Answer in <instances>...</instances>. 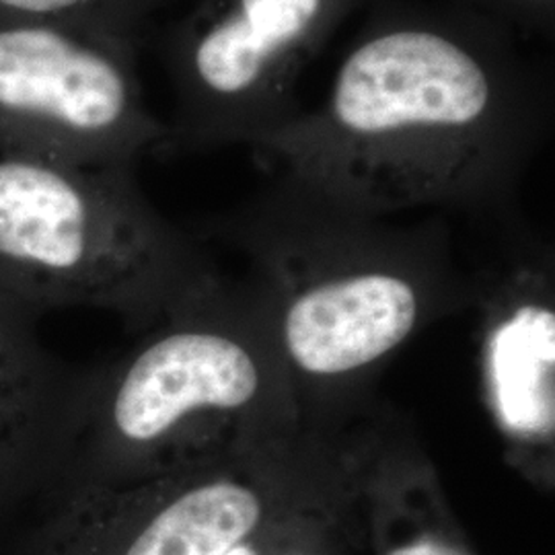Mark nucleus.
<instances>
[{"label": "nucleus", "instance_id": "9d476101", "mask_svg": "<svg viewBox=\"0 0 555 555\" xmlns=\"http://www.w3.org/2000/svg\"><path fill=\"white\" fill-rule=\"evenodd\" d=\"M496 17L520 38H554L555 0H465Z\"/></svg>", "mask_w": 555, "mask_h": 555}, {"label": "nucleus", "instance_id": "f257e3e1", "mask_svg": "<svg viewBox=\"0 0 555 555\" xmlns=\"http://www.w3.org/2000/svg\"><path fill=\"white\" fill-rule=\"evenodd\" d=\"M520 40L465 0L380 2L325 101L245 146L270 181L366 217L506 210L554 118Z\"/></svg>", "mask_w": 555, "mask_h": 555}, {"label": "nucleus", "instance_id": "6e6552de", "mask_svg": "<svg viewBox=\"0 0 555 555\" xmlns=\"http://www.w3.org/2000/svg\"><path fill=\"white\" fill-rule=\"evenodd\" d=\"M89 377L91 369L52 357L34 319L0 300V496L56 488Z\"/></svg>", "mask_w": 555, "mask_h": 555}, {"label": "nucleus", "instance_id": "20e7f679", "mask_svg": "<svg viewBox=\"0 0 555 555\" xmlns=\"http://www.w3.org/2000/svg\"><path fill=\"white\" fill-rule=\"evenodd\" d=\"M206 241L165 219L137 169L0 153V300L93 307L149 332L224 286Z\"/></svg>", "mask_w": 555, "mask_h": 555}, {"label": "nucleus", "instance_id": "0eeeda50", "mask_svg": "<svg viewBox=\"0 0 555 555\" xmlns=\"http://www.w3.org/2000/svg\"><path fill=\"white\" fill-rule=\"evenodd\" d=\"M481 401L502 461L543 492L555 481V259L543 238L515 241L472 276Z\"/></svg>", "mask_w": 555, "mask_h": 555}, {"label": "nucleus", "instance_id": "f03ea898", "mask_svg": "<svg viewBox=\"0 0 555 555\" xmlns=\"http://www.w3.org/2000/svg\"><path fill=\"white\" fill-rule=\"evenodd\" d=\"M243 251L278 357L302 410L344 424L373 377L437 319L472 305L444 222L396 224L276 181L196 231Z\"/></svg>", "mask_w": 555, "mask_h": 555}, {"label": "nucleus", "instance_id": "7ed1b4c3", "mask_svg": "<svg viewBox=\"0 0 555 555\" xmlns=\"http://www.w3.org/2000/svg\"><path fill=\"white\" fill-rule=\"evenodd\" d=\"M309 416L258 298L224 284L93 366L54 492L126 490L295 437Z\"/></svg>", "mask_w": 555, "mask_h": 555}, {"label": "nucleus", "instance_id": "1a4fd4ad", "mask_svg": "<svg viewBox=\"0 0 555 555\" xmlns=\"http://www.w3.org/2000/svg\"><path fill=\"white\" fill-rule=\"evenodd\" d=\"M181 0H0V20L52 21L87 27L149 48L159 17Z\"/></svg>", "mask_w": 555, "mask_h": 555}, {"label": "nucleus", "instance_id": "39448f33", "mask_svg": "<svg viewBox=\"0 0 555 555\" xmlns=\"http://www.w3.org/2000/svg\"><path fill=\"white\" fill-rule=\"evenodd\" d=\"M371 0H192L151 46L173 91L159 157L238 144L295 118L309 62Z\"/></svg>", "mask_w": 555, "mask_h": 555}, {"label": "nucleus", "instance_id": "423d86ee", "mask_svg": "<svg viewBox=\"0 0 555 555\" xmlns=\"http://www.w3.org/2000/svg\"><path fill=\"white\" fill-rule=\"evenodd\" d=\"M139 46L52 21L0 20V153L137 169L165 121L144 100Z\"/></svg>", "mask_w": 555, "mask_h": 555}]
</instances>
